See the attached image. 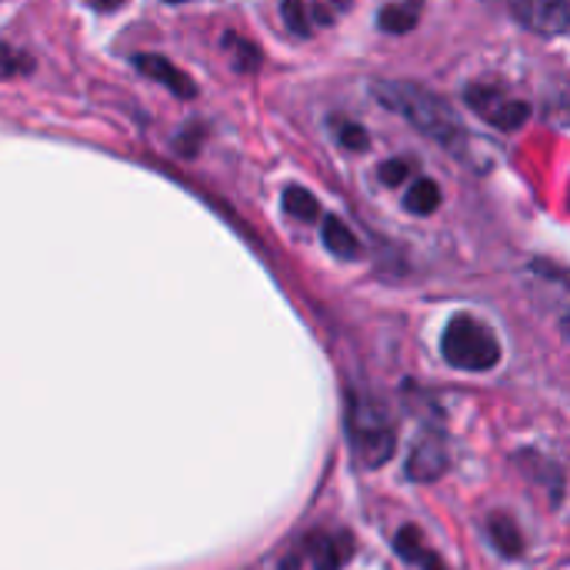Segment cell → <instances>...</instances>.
I'll list each match as a JSON object with an SVG mask.
<instances>
[{"label": "cell", "mask_w": 570, "mask_h": 570, "mask_svg": "<svg viewBox=\"0 0 570 570\" xmlns=\"http://www.w3.org/2000/svg\"><path fill=\"white\" fill-rule=\"evenodd\" d=\"M371 90L391 114L407 120L417 134L441 144L451 154H464L468 127L458 120V114L441 97H434L431 90H424L417 83H407V80H377Z\"/></svg>", "instance_id": "obj_1"}, {"label": "cell", "mask_w": 570, "mask_h": 570, "mask_svg": "<svg viewBox=\"0 0 570 570\" xmlns=\"http://www.w3.org/2000/svg\"><path fill=\"white\" fill-rule=\"evenodd\" d=\"M347 441L354 451V461L364 471L384 468L397 451V428L387 414V407L371 394H351L347 401Z\"/></svg>", "instance_id": "obj_2"}, {"label": "cell", "mask_w": 570, "mask_h": 570, "mask_svg": "<svg viewBox=\"0 0 570 570\" xmlns=\"http://www.w3.org/2000/svg\"><path fill=\"white\" fill-rule=\"evenodd\" d=\"M441 354L454 371L488 374L501 364V341L474 314H454L441 334Z\"/></svg>", "instance_id": "obj_3"}, {"label": "cell", "mask_w": 570, "mask_h": 570, "mask_svg": "<svg viewBox=\"0 0 570 570\" xmlns=\"http://www.w3.org/2000/svg\"><path fill=\"white\" fill-rule=\"evenodd\" d=\"M464 100H468V107H471L481 120H488L491 127H498V130H504V134H514V130H521V127L531 120L528 100L514 97L511 90H504L501 83H491V80L471 83V87L464 90Z\"/></svg>", "instance_id": "obj_4"}, {"label": "cell", "mask_w": 570, "mask_h": 570, "mask_svg": "<svg viewBox=\"0 0 570 570\" xmlns=\"http://www.w3.org/2000/svg\"><path fill=\"white\" fill-rule=\"evenodd\" d=\"M311 561L314 570H341L351 564L354 558V538L347 531H317L311 538H304L301 551H297V561H287L284 570L297 568L301 561Z\"/></svg>", "instance_id": "obj_5"}, {"label": "cell", "mask_w": 570, "mask_h": 570, "mask_svg": "<svg viewBox=\"0 0 570 570\" xmlns=\"http://www.w3.org/2000/svg\"><path fill=\"white\" fill-rule=\"evenodd\" d=\"M347 7H351V0H284L281 17L294 37H311V33L331 27Z\"/></svg>", "instance_id": "obj_6"}, {"label": "cell", "mask_w": 570, "mask_h": 570, "mask_svg": "<svg viewBox=\"0 0 570 570\" xmlns=\"http://www.w3.org/2000/svg\"><path fill=\"white\" fill-rule=\"evenodd\" d=\"M511 13L534 33H570V0H511Z\"/></svg>", "instance_id": "obj_7"}, {"label": "cell", "mask_w": 570, "mask_h": 570, "mask_svg": "<svg viewBox=\"0 0 570 570\" xmlns=\"http://www.w3.org/2000/svg\"><path fill=\"white\" fill-rule=\"evenodd\" d=\"M448 471V441L438 431H421L414 451L407 458V478L417 484H431Z\"/></svg>", "instance_id": "obj_8"}, {"label": "cell", "mask_w": 570, "mask_h": 570, "mask_svg": "<svg viewBox=\"0 0 570 570\" xmlns=\"http://www.w3.org/2000/svg\"><path fill=\"white\" fill-rule=\"evenodd\" d=\"M134 67H137L144 77L157 80L160 87H167L170 94H177V97H194V94H197L194 80H190L177 63H170L164 53H137V57H134Z\"/></svg>", "instance_id": "obj_9"}, {"label": "cell", "mask_w": 570, "mask_h": 570, "mask_svg": "<svg viewBox=\"0 0 570 570\" xmlns=\"http://www.w3.org/2000/svg\"><path fill=\"white\" fill-rule=\"evenodd\" d=\"M394 551H397V558H401V561H407L411 568L451 570L444 561H441V554L428 544L424 531H421V528H414V524H407V528H401V531H397V538H394Z\"/></svg>", "instance_id": "obj_10"}, {"label": "cell", "mask_w": 570, "mask_h": 570, "mask_svg": "<svg viewBox=\"0 0 570 570\" xmlns=\"http://www.w3.org/2000/svg\"><path fill=\"white\" fill-rule=\"evenodd\" d=\"M488 538L504 558H521L524 554V534H521L518 521L511 514H504V511H494L488 518Z\"/></svg>", "instance_id": "obj_11"}, {"label": "cell", "mask_w": 570, "mask_h": 570, "mask_svg": "<svg viewBox=\"0 0 570 570\" xmlns=\"http://www.w3.org/2000/svg\"><path fill=\"white\" fill-rule=\"evenodd\" d=\"M321 234H324V244L334 257L341 261H357L361 257V240L354 237V230L341 220V217H324L321 220Z\"/></svg>", "instance_id": "obj_12"}, {"label": "cell", "mask_w": 570, "mask_h": 570, "mask_svg": "<svg viewBox=\"0 0 570 570\" xmlns=\"http://www.w3.org/2000/svg\"><path fill=\"white\" fill-rule=\"evenodd\" d=\"M421 10H424V0H397V3H391V7H384L377 13V23L387 33H407V30L417 27Z\"/></svg>", "instance_id": "obj_13"}, {"label": "cell", "mask_w": 570, "mask_h": 570, "mask_svg": "<svg viewBox=\"0 0 570 570\" xmlns=\"http://www.w3.org/2000/svg\"><path fill=\"white\" fill-rule=\"evenodd\" d=\"M404 207H407L411 214H417V217L434 214V210L441 207V187H438L431 177H417V180L407 187V194H404Z\"/></svg>", "instance_id": "obj_14"}, {"label": "cell", "mask_w": 570, "mask_h": 570, "mask_svg": "<svg viewBox=\"0 0 570 570\" xmlns=\"http://www.w3.org/2000/svg\"><path fill=\"white\" fill-rule=\"evenodd\" d=\"M284 214H291L294 220H304V224H314L321 220V204L311 190L304 187H287L284 190Z\"/></svg>", "instance_id": "obj_15"}, {"label": "cell", "mask_w": 570, "mask_h": 570, "mask_svg": "<svg viewBox=\"0 0 570 570\" xmlns=\"http://www.w3.org/2000/svg\"><path fill=\"white\" fill-rule=\"evenodd\" d=\"M33 67V60L23 53V50H17V47H10V43H0V70L3 73H23V70H30Z\"/></svg>", "instance_id": "obj_16"}, {"label": "cell", "mask_w": 570, "mask_h": 570, "mask_svg": "<svg viewBox=\"0 0 570 570\" xmlns=\"http://www.w3.org/2000/svg\"><path fill=\"white\" fill-rule=\"evenodd\" d=\"M224 43L234 50V63H237L240 70H254V67H257V60H261V57H257V50H254L247 40H240V37H227Z\"/></svg>", "instance_id": "obj_17"}, {"label": "cell", "mask_w": 570, "mask_h": 570, "mask_svg": "<svg viewBox=\"0 0 570 570\" xmlns=\"http://www.w3.org/2000/svg\"><path fill=\"white\" fill-rule=\"evenodd\" d=\"M337 140L351 150H364L367 147V130L361 124H347V120H337Z\"/></svg>", "instance_id": "obj_18"}, {"label": "cell", "mask_w": 570, "mask_h": 570, "mask_svg": "<svg viewBox=\"0 0 570 570\" xmlns=\"http://www.w3.org/2000/svg\"><path fill=\"white\" fill-rule=\"evenodd\" d=\"M411 170H414V164H411L407 157H394V160H387V164L381 167V180L391 184V187H397V184H404V180L411 177Z\"/></svg>", "instance_id": "obj_19"}, {"label": "cell", "mask_w": 570, "mask_h": 570, "mask_svg": "<svg viewBox=\"0 0 570 570\" xmlns=\"http://www.w3.org/2000/svg\"><path fill=\"white\" fill-rule=\"evenodd\" d=\"M90 3H94L97 10H117V7H120L124 0H90Z\"/></svg>", "instance_id": "obj_20"}, {"label": "cell", "mask_w": 570, "mask_h": 570, "mask_svg": "<svg viewBox=\"0 0 570 570\" xmlns=\"http://www.w3.org/2000/svg\"><path fill=\"white\" fill-rule=\"evenodd\" d=\"M167 3H187V0H167Z\"/></svg>", "instance_id": "obj_21"}]
</instances>
